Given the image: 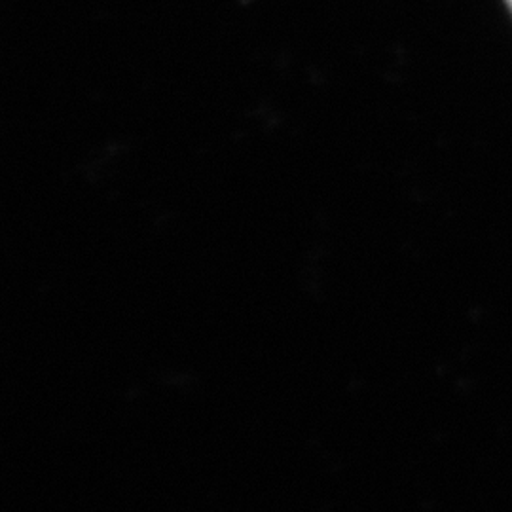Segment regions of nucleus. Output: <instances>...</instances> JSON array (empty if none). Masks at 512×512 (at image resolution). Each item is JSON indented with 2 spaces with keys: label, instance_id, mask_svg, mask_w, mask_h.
<instances>
[{
  "label": "nucleus",
  "instance_id": "f257e3e1",
  "mask_svg": "<svg viewBox=\"0 0 512 512\" xmlns=\"http://www.w3.org/2000/svg\"><path fill=\"white\" fill-rule=\"evenodd\" d=\"M507 2H509V6H511V10H512V0H507Z\"/></svg>",
  "mask_w": 512,
  "mask_h": 512
}]
</instances>
